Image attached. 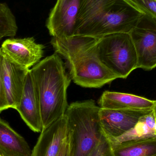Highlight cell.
<instances>
[{
    "instance_id": "15",
    "label": "cell",
    "mask_w": 156,
    "mask_h": 156,
    "mask_svg": "<svg viewBox=\"0 0 156 156\" xmlns=\"http://www.w3.org/2000/svg\"><path fill=\"white\" fill-rule=\"evenodd\" d=\"M156 120L153 112L142 116L131 130L119 137L107 138L112 147L124 142L156 138Z\"/></svg>"
},
{
    "instance_id": "4",
    "label": "cell",
    "mask_w": 156,
    "mask_h": 156,
    "mask_svg": "<svg viewBox=\"0 0 156 156\" xmlns=\"http://www.w3.org/2000/svg\"><path fill=\"white\" fill-rule=\"evenodd\" d=\"M100 106L90 100L72 103L68 106L69 156H88L104 134L100 124Z\"/></svg>"
},
{
    "instance_id": "25",
    "label": "cell",
    "mask_w": 156,
    "mask_h": 156,
    "mask_svg": "<svg viewBox=\"0 0 156 156\" xmlns=\"http://www.w3.org/2000/svg\"><path fill=\"white\" fill-rule=\"evenodd\" d=\"M1 3H0V5H1Z\"/></svg>"
},
{
    "instance_id": "3",
    "label": "cell",
    "mask_w": 156,
    "mask_h": 156,
    "mask_svg": "<svg viewBox=\"0 0 156 156\" xmlns=\"http://www.w3.org/2000/svg\"><path fill=\"white\" fill-rule=\"evenodd\" d=\"M40 105L43 129L65 115L67 109L69 76L57 53L39 61L32 69Z\"/></svg>"
},
{
    "instance_id": "13",
    "label": "cell",
    "mask_w": 156,
    "mask_h": 156,
    "mask_svg": "<svg viewBox=\"0 0 156 156\" xmlns=\"http://www.w3.org/2000/svg\"><path fill=\"white\" fill-rule=\"evenodd\" d=\"M155 101L134 94L105 91L98 101L100 107L113 110L153 109Z\"/></svg>"
},
{
    "instance_id": "18",
    "label": "cell",
    "mask_w": 156,
    "mask_h": 156,
    "mask_svg": "<svg viewBox=\"0 0 156 156\" xmlns=\"http://www.w3.org/2000/svg\"><path fill=\"white\" fill-rule=\"evenodd\" d=\"M144 14L156 19V0H127Z\"/></svg>"
},
{
    "instance_id": "2",
    "label": "cell",
    "mask_w": 156,
    "mask_h": 156,
    "mask_svg": "<svg viewBox=\"0 0 156 156\" xmlns=\"http://www.w3.org/2000/svg\"><path fill=\"white\" fill-rule=\"evenodd\" d=\"M97 39L82 35L51 39L56 53L67 61L74 83L84 88H101L118 79L99 60L96 52Z\"/></svg>"
},
{
    "instance_id": "19",
    "label": "cell",
    "mask_w": 156,
    "mask_h": 156,
    "mask_svg": "<svg viewBox=\"0 0 156 156\" xmlns=\"http://www.w3.org/2000/svg\"><path fill=\"white\" fill-rule=\"evenodd\" d=\"M88 156H114L110 142L104 135L97 147Z\"/></svg>"
},
{
    "instance_id": "17",
    "label": "cell",
    "mask_w": 156,
    "mask_h": 156,
    "mask_svg": "<svg viewBox=\"0 0 156 156\" xmlns=\"http://www.w3.org/2000/svg\"><path fill=\"white\" fill-rule=\"evenodd\" d=\"M17 26L15 17L7 4L0 5V40L4 37H14Z\"/></svg>"
},
{
    "instance_id": "21",
    "label": "cell",
    "mask_w": 156,
    "mask_h": 156,
    "mask_svg": "<svg viewBox=\"0 0 156 156\" xmlns=\"http://www.w3.org/2000/svg\"><path fill=\"white\" fill-rule=\"evenodd\" d=\"M69 139L68 136L64 141L60 152L58 156H69Z\"/></svg>"
},
{
    "instance_id": "14",
    "label": "cell",
    "mask_w": 156,
    "mask_h": 156,
    "mask_svg": "<svg viewBox=\"0 0 156 156\" xmlns=\"http://www.w3.org/2000/svg\"><path fill=\"white\" fill-rule=\"evenodd\" d=\"M32 152L24 138L0 118V154L4 156H31Z\"/></svg>"
},
{
    "instance_id": "22",
    "label": "cell",
    "mask_w": 156,
    "mask_h": 156,
    "mask_svg": "<svg viewBox=\"0 0 156 156\" xmlns=\"http://www.w3.org/2000/svg\"><path fill=\"white\" fill-rule=\"evenodd\" d=\"M153 113H154V115L155 117L156 120V100L154 105V106L153 107Z\"/></svg>"
},
{
    "instance_id": "11",
    "label": "cell",
    "mask_w": 156,
    "mask_h": 156,
    "mask_svg": "<svg viewBox=\"0 0 156 156\" xmlns=\"http://www.w3.org/2000/svg\"><path fill=\"white\" fill-rule=\"evenodd\" d=\"M2 53L3 80L8 107L16 110L20 103L27 74L30 69L21 66Z\"/></svg>"
},
{
    "instance_id": "24",
    "label": "cell",
    "mask_w": 156,
    "mask_h": 156,
    "mask_svg": "<svg viewBox=\"0 0 156 156\" xmlns=\"http://www.w3.org/2000/svg\"><path fill=\"white\" fill-rule=\"evenodd\" d=\"M0 156H4L3 155H2V154H0Z\"/></svg>"
},
{
    "instance_id": "8",
    "label": "cell",
    "mask_w": 156,
    "mask_h": 156,
    "mask_svg": "<svg viewBox=\"0 0 156 156\" xmlns=\"http://www.w3.org/2000/svg\"><path fill=\"white\" fill-rule=\"evenodd\" d=\"M152 112L153 109L124 110L101 108L99 118L103 133L107 138L119 137L134 127L142 116Z\"/></svg>"
},
{
    "instance_id": "12",
    "label": "cell",
    "mask_w": 156,
    "mask_h": 156,
    "mask_svg": "<svg viewBox=\"0 0 156 156\" xmlns=\"http://www.w3.org/2000/svg\"><path fill=\"white\" fill-rule=\"evenodd\" d=\"M16 110L30 129L35 133L42 132L43 128L40 105L31 69L27 74L23 94Z\"/></svg>"
},
{
    "instance_id": "5",
    "label": "cell",
    "mask_w": 156,
    "mask_h": 156,
    "mask_svg": "<svg viewBox=\"0 0 156 156\" xmlns=\"http://www.w3.org/2000/svg\"><path fill=\"white\" fill-rule=\"evenodd\" d=\"M97 57L118 78L126 79L137 69L136 50L129 33H116L98 38Z\"/></svg>"
},
{
    "instance_id": "16",
    "label": "cell",
    "mask_w": 156,
    "mask_h": 156,
    "mask_svg": "<svg viewBox=\"0 0 156 156\" xmlns=\"http://www.w3.org/2000/svg\"><path fill=\"white\" fill-rule=\"evenodd\" d=\"M112 147L114 156H156V138L124 142Z\"/></svg>"
},
{
    "instance_id": "7",
    "label": "cell",
    "mask_w": 156,
    "mask_h": 156,
    "mask_svg": "<svg viewBox=\"0 0 156 156\" xmlns=\"http://www.w3.org/2000/svg\"><path fill=\"white\" fill-rule=\"evenodd\" d=\"M81 1L57 0L46 23L52 37L66 38L75 35Z\"/></svg>"
},
{
    "instance_id": "9",
    "label": "cell",
    "mask_w": 156,
    "mask_h": 156,
    "mask_svg": "<svg viewBox=\"0 0 156 156\" xmlns=\"http://www.w3.org/2000/svg\"><path fill=\"white\" fill-rule=\"evenodd\" d=\"M44 48L43 44L36 43L33 37L7 39L1 48L13 61L27 69L39 62Z\"/></svg>"
},
{
    "instance_id": "6",
    "label": "cell",
    "mask_w": 156,
    "mask_h": 156,
    "mask_svg": "<svg viewBox=\"0 0 156 156\" xmlns=\"http://www.w3.org/2000/svg\"><path fill=\"white\" fill-rule=\"evenodd\" d=\"M136 50L137 68L151 71L156 67V19L144 14L130 33Z\"/></svg>"
},
{
    "instance_id": "23",
    "label": "cell",
    "mask_w": 156,
    "mask_h": 156,
    "mask_svg": "<svg viewBox=\"0 0 156 156\" xmlns=\"http://www.w3.org/2000/svg\"><path fill=\"white\" fill-rule=\"evenodd\" d=\"M154 130H155V131L156 133V123L155 124V126H154Z\"/></svg>"
},
{
    "instance_id": "20",
    "label": "cell",
    "mask_w": 156,
    "mask_h": 156,
    "mask_svg": "<svg viewBox=\"0 0 156 156\" xmlns=\"http://www.w3.org/2000/svg\"><path fill=\"white\" fill-rule=\"evenodd\" d=\"M3 53L0 48V113L9 108L2 77Z\"/></svg>"
},
{
    "instance_id": "1",
    "label": "cell",
    "mask_w": 156,
    "mask_h": 156,
    "mask_svg": "<svg viewBox=\"0 0 156 156\" xmlns=\"http://www.w3.org/2000/svg\"><path fill=\"white\" fill-rule=\"evenodd\" d=\"M144 14L127 0H81L75 35L130 33Z\"/></svg>"
},
{
    "instance_id": "10",
    "label": "cell",
    "mask_w": 156,
    "mask_h": 156,
    "mask_svg": "<svg viewBox=\"0 0 156 156\" xmlns=\"http://www.w3.org/2000/svg\"><path fill=\"white\" fill-rule=\"evenodd\" d=\"M68 136L67 119L65 114L43 129L31 156H58Z\"/></svg>"
}]
</instances>
